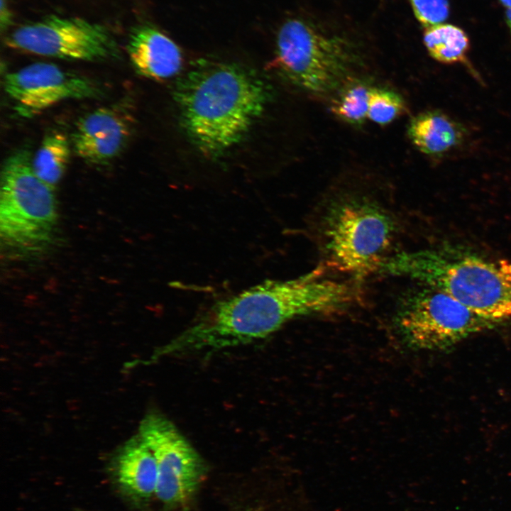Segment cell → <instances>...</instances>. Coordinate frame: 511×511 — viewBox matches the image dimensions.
Instances as JSON below:
<instances>
[{
	"mask_svg": "<svg viewBox=\"0 0 511 511\" xmlns=\"http://www.w3.org/2000/svg\"><path fill=\"white\" fill-rule=\"evenodd\" d=\"M268 98L267 86L250 70L206 60L184 75L175 90L185 131L209 157L238 143L261 115Z\"/></svg>",
	"mask_w": 511,
	"mask_h": 511,
	"instance_id": "7a4b0ae2",
	"label": "cell"
},
{
	"mask_svg": "<svg viewBox=\"0 0 511 511\" xmlns=\"http://www.w3.org/2000/svg\"><path fill=\"white\" fill-rule=\"evenodd\" d=\"M414 16L425 28L441 24L449 13L447 0H410Z\"/></svg>",
	"mask_w": 511,
	"mask_h": 511,
	"instance_id": "d6986e66",
	"label": "cell"
},
{
	"mask_svg": "<svg viewBox=\"0 0 511 511\" xmlns=\"http://www.w3.org/2000/svg\"><path fill=\"white\" fill-rule=\"evenodd\" d=\"M111 476L120 493L133 502H145L155 495L157 463L138 434L116 451L111 461Z\"/></svg>",
	"mask_w": 511,
	"mask_h": 511,
	"instance_id": "7c38bea8",
	"label": "cell"
},
{
	"mask_svg": "<svg viewBox=\"0 0 511 511\" xmlns=\"http://www.w3.org/2000/svg\"><path fill=\"white\" fill-rule=\"evenodd\" d=\"M276 40L274 67L312 93L324 94L336 88L358 58L348 39L304 18L285 21Z\"/></svg>",
	"mask_w": 511,
	"mask_h": 511,
	"instance_id": "8992f818",
	"label": "cell"
},
{
	"mask_svg": "<svg viewBox=\"0 0 511 511\" xmlns=\"http://www.w3.org/2000/svg\"><path fill=\"white\" fill-rule=\"evenodd\" d=\"M424 43L429 54L443 63L463 61L469 48L466 33L451 24H438L425 28Z\"/></svg>",
	"mask_w": 511,
	"mask_h": 511,
	"instance_id": "2e32d148",
	"label": "cell"
},
{
	"mask_svg": "<svg viewBox=\"0 0 511 511\" xmlns=\"http://www.w3.org/2000/svg\"><path fill=\"white\" fill-rule=\"evenodd\" d=\"M370 87L355 82L346 87L331 106V111L342 121L361 125L368 119Z\"/></svg>",
	"mask_w": 511,
	"mask_h": 511,
	"instance_id": "e0dca14e",
	"label": "cell"
},
{
	"mask_svg": "<svg viewBox=\"0 0 511 511\" xmlns=\"http://www.w3.org/2000/svg\"><path fill=\"white\" fill-rule=\"evenodd\" d=\"M506 21H507V23L511 31V8L507 9V10Z\"/></svg>",
	"mask_w": 511,
	"mask_h": 511,
	"instance_id": "44dd1931",
	"label": "cell"
},
{
	"mask_svg": "<svg viewBox=\"0 0 511 511\" xmlns=\"http://www.w3.org/2000/svg\"><path fill=\"white\" fill-rule=\"evenodd\" d=\"M319 267L299 278L268 280L209 307L157 356L216 351L263 339L295 318L344 309L357 300L347 282L324 278Z\"/></svg>",
	"mask_w": 511,
	"mask_h": 511,
	"instance_id": "6da1fadb",
	"label": "cell"
},
{
	"mask_svg": "<svg viewBox=\"0 0 511 511\" xmlns=\"http://www.w3.org/2000/svg\"><path fill=\"white\" fill-rule=\"evenodd\" d=\"M0 23L1 30L6 28L11 23V13L8 9L7 0H1Z\"/></svg>",
	"mask_w": 511,
	"mask_h": 511,
	"instance_id": "ffe728a7",
	"label": "cell"
},
{
	"mask_svg": "<svg viewBox=\"0 0 511 511\" xmlns=\"http://www.w3.org/2000/svg\"><path fill=\"white\" fill-rule=\"evenodd\" d=\"M383 272L418 280L495 324L511 318V261L454 250L403 252Z\"/></svg>",
	"mask_w": 511,
	"mask_h": 511,
	"instance_id": "3957f363",
	"label": "cell"
},
{
	"mask_svg": "<svg viewBox=\"0 0 511 511\" xmlns=\"http://www.w3.org/2000/svg\"><path fill=\"white\" fill-rule=\"evenodd\" d=\"M322 225L328 267L362 278L385 262L395 231L390 215L363 197H348L332 204Z\"/></svg>",
	"mask_w": 511,
	"mask_h": 511,
	"instance_id": "5b68a950",
	"label": "cell"
},
{
	"mask_svg": "<svg viewBox=\"0 0 511 511\" xmlns=\"http://www.w3.org/2000/svg\"><path fill=\"white\" fill-rule=\"evenodd\" d=\"M31 161L28 151L18 150L6 158L1 174V241L25 253L45 248L58 221L55 189L38 177Z\"/></svg>",
	"mask_w": 511,
	"mask_h": 511,
	"instance_id": "277c9868",
	"label": "cell"
},
{
	"mask_svg": "<svg viewBox=\"0 0 511 511\" xmlns=\"http://www.w3.org/2000/svg\"><path fill=\"white\" fill-rule=\"evenodd\" d=\"M70 156L67 138L60 133L46 136L31 161L33 172L42 181L54 188L66 170Z\"/></svg>",
	"mask_w": 511,
	"mask_h": 511,
	"instance_id": "9a60e30c",
	"label": "cell"
},
{
	"mask_svg": "<svg viewBox=\"0 0 511 511\" xmlns=\"http://www.w3.org/2000/svg\"><path fill=\"white\" fill-rule=\"evenodd\" d=\"M138 435L155 458L158 499L167 505L186 502L204 477L205 465L199 453L177 427L159 412L144 417Z\"/></svg>",
	"mask_w": 511,
	"mask_h": 511,
	"instance_id": "ba28073f",
	"label": "cell"
},
{
	"mask_svg": "<svg viewBox=\"0 0 511 511\" xmlns=\"http://www.w3.org/2000/svg\"><path fill=\"white\" fill-rule=\"evenodd\" d=\"M6 94L17 111L29 116L66 99L97 97L100 90L90 79L50 63L36 62L5 76Z\"/></svg>",
	"mask_w": 511,
	"mask_h": 511,
	"instance_id": "30bf717a",
	"label": "cell"
},
{
	"mask_svg": "<svg viewBox=\"0 0 511 511\" xmlns=\"http://www.w3.org/2000/svg\"><path fill=\"white\" fill-rule=\"evenodd\" d=\"M407 134L413 145L422 153L441 156L463 143L466 129L443 112L428 111L410 121Z\"/></svg>",
	"mask_w": 511,
	"mask_h": 511,
	"instance_id": "5bb4252c",
	"label": "cell"
},
{
	"mask_svg": "<svg viewBox=\"0 0 511 511\" xmlns=\"http://www.w3.org/2000/svg\"><path fill=\"white\" fill-rule=\"evenodd\" d=\"M395 324L407 346L424 351L448 349L496 325L448 295L429 287L410 295L403 302Z\"/></svg>",
	"mask_w": 511,
	"mask_h": 511,
	"instance_id": "52a82bcc",
	"label": "cell"
},
{
	"mask_svg": "<svg viewBox=\"0 0 511 511\" xmlns=\"http://www.w3.org/2000/svg\"><path fill=\"white\" fill-rule=\"evenodd\" d=\"M130 136L125 118L111 108H99L82 117L71 139L75 153L84 160L102 164L116 157Z\"/></svg>",
	"mask_w": 511,
	"mask_h": 511,
	"instance_id": "8fae6325",
	"label": "cell"
},
{
	"mask_svg": "<svg viewBox=\"0 0 511 511\" xmlns=\"http://www.w3.org/2000/svg\"><path fill=\"white\" fill-rule=\"evenodd\" d=\"M405 109V101L397 92L383 87H370L368 119L378 125H387Z\"/></svg>",
	"mask_w": 511,
	"mask_h": 511,
	"instance_id": "ac0fdd59",
	"label": "cell"
},
{
	"mask_svg": "<svg viewBox=\"0 0 511 511\" xmlns=\"http://www.w3.org/2000/svg\"><path fill=\"white\" fill-rule=\"evenodd\" d=\"M501 4L507 9L511 8V0H499Z\"/></svg>",
	"mask_w": 511,
	"mask_h": 511,
	"instance_id": "7402d4cb",
	"label": "cell"
},
{
	"mask_svg": "<svg viewBox=\"0 0 511 511\" xmlns=\"http://www.w3.org/2000/svg\"><path fill=\"white\" fill-rule=\"evenodd\" d=\"M127 52L136 72L153 79H165L178 73L182 56L178 46L158 29L138 25L129 34Z\"/></svg>",
	"mask_w": 511,
	"mask_h": 511,
	"instance_id": "4fadbf2b",
	"label": "cell"
},
{
	"mask_svg": "<svg viewBox=\"0 0 511 511\" xmlns=\"http://www.w3.org/2000/svg\"><path fill=\"white\" fill-rule=\"evenodd\" d=\"M7 41L16 49L65 60L101 61L119 53L106 28L79 18L51 15L19 27Z\"/></svg>",
	"mask_w": 511,
	"mask_h": 511,
	"instance_id": "9c48e42d",
	"label": "cell"
}]
</instances>
